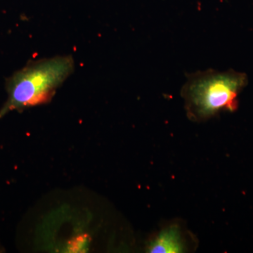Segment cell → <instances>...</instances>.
I'll return each instance as SVG.
<instances>
[{
  "label": "cell",
  "instance_id": "7a4b0ae2",
  "mask_svg": "<svg viewBox=\"0 0 253 253\" xmlns=\"http://www.w3.org/2000/svg\"><path fill=\"white\" fill-rule=\"evenodd\" d=\"M74 69V59L70 55L28 63L6 81L8 98L0 110V118L48 102Z\"/></svg>",
  "mask_w": 253,
  "mask_h": 253
},
{
  "label": "cell",
  "instance_id": "6da1fadb",
  "mask_svg": "<svg viewBox=\"0 0 253 253\" xmlns=\"http://www.w3.org/2000/svg\"><path fill=\"white\" fill-rule=\"evenodd\" d=\"M248 83L246 73L233 69H208L190 75L181 91L188 117L203 122L224 111L234 112Z\"/></svg>",
  "mask_w": 253,
  "mask_h": 253
},
{
  "label": "cell",
  "instance_id": "3957f363",
  "mask_svg": "<svg viewBox=\"0 0 253 253\" xmlns=\"http://www.w3.org/2000/svg\"><path fill=\"white\" fill-rule=\"evenodd\" d=\"M185 250V240L177 225H172L163 229L148 247L149 252L152 253H183Z\"/></svg>",
  "mask_w": 253,
  "mask_h": 253
}]
</instances>
